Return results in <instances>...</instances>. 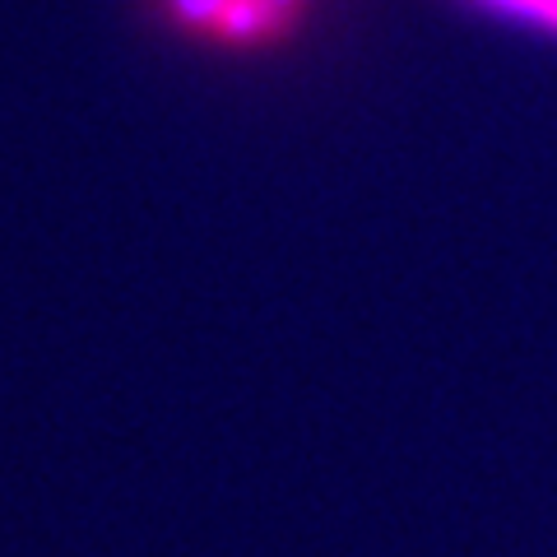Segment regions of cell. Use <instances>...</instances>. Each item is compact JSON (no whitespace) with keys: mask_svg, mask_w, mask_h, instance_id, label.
Returning a JSON list of instances; mask_svg holds the SVG:
<instances>
[{"mask_svg":"<svg viewBox=\"0 0 557 557\" xmlns=\"http://www.w3.org/2000/svg\"><path fill=\"white\" fill-rule=\"evenodd\" d=\"M159 5L186 38L223 47H265L298 24V14L278 10L270 0H159Z\"/></svg>","mask_w":557,"mask_h":557,"instance_id":"1","label":"cell"},{"mask_svg":"<svg viewBox=\"0 0 557 557\" xmlns=\"http://www.w3.org/2000/svg\"><path fill=\"white\" fill-rule=\"evenodd\" d=\"M479 14H487L493 24H507L530 38L557 42V0H469Z\"/></svg>","mask_w":557,"mask_h":557,"instance_id":"2","label":"cell"},{"mask_svg":"<svg viewBox=\"0 0 557 557\" xmlns=\"http://www.w3.org/2000/svg\"><path fill=\"white\" fill-rule=\"evenodd\" d=\"M270 5H278V10H293V14H298V5H302V0H270Z\"/></svg>","mask_w":557,"mask_h":557,"instance_id":"3","label":"cell"}]
</instances>
